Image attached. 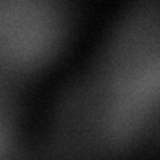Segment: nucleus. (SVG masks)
Returning a JSON list of instances; mask_svg holds the SVG:
<instances>
[{"label":"nucleus","mask_w":160,"mask_h":160,"mask_svg":"<svg viewBox=\"0 0 160 160\" xmlns=\"http://www.w3.org/2000/svg\"><path fill=\"white\" fill-rule=\"evenodd\" d=\"M68 31L63 0H0V80L40 71Z\"/></svg>","instance_id":"2"},{"label":"nucleus","mask_w":160,"mask_h":160,"mask_svg":"<svg viewBox=\"0 0 160 160\" xmlns=\"http://www.w3.org/2000/svg\"><path fill=\"white\" fill-rule=\"evenodd\" d=\"M155 12L133 15L118 28L95 78L75 92L94 138L108 149L129 148L153 127L158 101Z\"/></svg>","instance_id":"1"}]
</instances>
